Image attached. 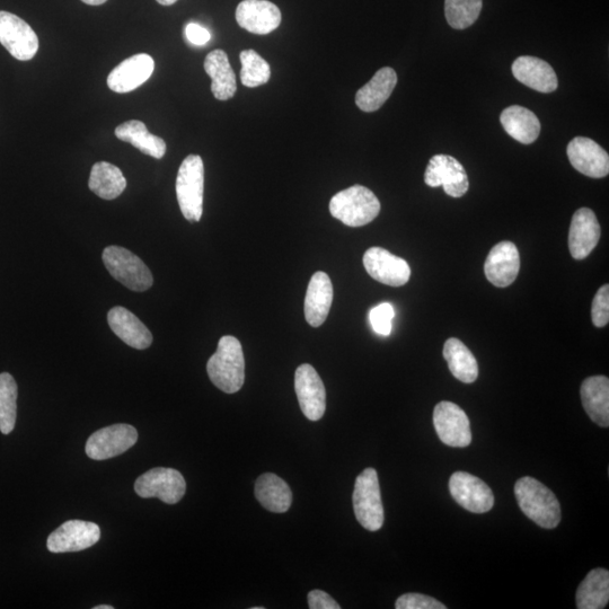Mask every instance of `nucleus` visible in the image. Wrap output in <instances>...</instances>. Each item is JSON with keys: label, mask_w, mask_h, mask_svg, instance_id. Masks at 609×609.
Masks as SVG:
<instances>
[{"label": "nucleus", "mask_w": 609, "mask_h": 609, "mask_svg": "<svg viewBox=\"0 0 609 609\" xmlns=\"http://www.w3.org/2000/svg\"><path fill=\"white\" fill-rule=\"evenodd\" d=\"M520 270V255L514 243L505 241L490 251L484 264L485 277L499 288L514 284Z\"/></svg>", "instance_id": "nucleus-17"}, {"label": "nucleus", "mask_w": 609, "mask_h": 609, "mask_svg": "<svg viewBox=\"0 0 609 609\" xmlns=\"http://www.w3.org/2000/svg\"><path fill=\"white\" fill-rule=\"evenodd\" d=\"M513 74L518 82L540 93H553L558 88V76L546 61L536 57H519L513 64Z\"/></svg>", "instance_id": "nucleus-23"}, {"label": "nucleus", "mask_w": 609, "mask_h": 609, "mask_svg": "<svg viewBox=\"0 0 609 609\" xmlns=\"http://www.w3.org/2000/svg\"><path fill=\"white\" fill-rule=\"evenodd\" d=\"M444 357L447 361L450 373L458 381L471 384L478 379L479 365L473 353L465 344L458 339H448L444 347Z\"/></svg>", "instance_id": "nucleus-31"}, {"label": "nucleus", "mask_w": 609, "mask_h": 609, "mask_svg": "<svg viewBox=\"0 0 609 609\" xmlns=\"http://www.w3.org/2000/svg\"><path fill=\"white\" fill-rule=\"evenodd\" d=\"M185 35L194 46H205L211 39L210 32L197 23L188 24L185 28Z\"/></svg>", "instance_id": "nucleus-40"}, {"label": "nucleus", "mask_w": 609, "mask_h": 609, "mask_svg": "<svg viewBox=\"0 0 609 609\" xmlns=\"http://www.w3.org/2000/svg\"><path fill=\"white\" fill-rule=\"evenodd\" d=\"M242 70L241 82L246 87H258L270 81V65L257 51L244 50L240 55Z\"/></svg>", "instance_id": "nucleus-35"}, {"label": "nucleus", "mask_w": 609, "mask_h": 609, "mask_svg": "<svg viewBox=\"0 0 609 609\" xmlns=\"http://www.w3.org/2000/svg\"><path fill=\"white\" fill-rule=\"evenodd\" d=\"M155 68L154 59L146 54L132 56L114 68L108 77L111 91L126 94L148 81Z\"/></svg>", "instance_id": "nucleus-20"}, {"label": "nucleus", "mask_w": 609, "mask_h": 609, "mask_svg": "<svg viewBox=\"0 0 609 609\" xmlns=\"http://www.w3.org/2000/svg\"><path fill=\"white\" fill-rule=\"evenodd\" d=\"M330 213L344 225L361 227L372 223L381 213V202L372 190L353 185L335 194L330 201Z\"/></svg>", "instance_id": "nucleus-3"}, {"label": "nucleus", "mask_w": 609, "mask_h": 609, "mask_svg": "<svg viewBox=\"0 0 609 609\" xmlns=\"http://www.w3.org/2000/svg\"><path fill=\"white\" fill-rule=\"evenodd\" d=\"M482 0H445V15L455 30H465L478 21Z\"/></svg>", "instance_id": "nucleus-34"}, {"label": "nucleus", "mask_w": 609, "mask_h": 609, "mask_svg": "<svg viewBox=\"0 0 609 609\" xmlns=\"http://www.w3.org/2000/svg\"><path fill=\"white\" fill-rule=\"evenodd\" d=\"M205 70L210 76L211 92L219 101H227L237 91L236 77L225 51H211L205 60Z\"/></svg>", "instance_id": "nucleus-28"}, {"label": "nucleus", "mask_w": 609, "mask_h": 609, "mask_svg": "<svg viewBox=\"0 0 609 609\" xmlns=\"http://www.w3.org/2000/svg\"><path fill=\"white\" fill-rule=\"evenodd\" d=\"M425 182L430 188L443 187L446 194L453 198L463 197L470 188L464 166L456 158L443 154L431 158Z\"/></svg>", "instance_id": "nucleus-11"}, {"label": "nucleus", "mask_w": 609, "mask_h": 609, "mask_svg": "<svg viewBox=\"0 0 609 609\" xmlns=\"http://www.w3.org/2000/svg\"><path fill=\"white\" fill-rule=\"evenodd\" d=\"M82 2L91 6H100L104 3H107L108 0H82Z\"/></svg>", "instance_id": "nucleus-41"}, {"label": "nucleus", "mask_w": 609, "mask_h": 609, "mask_svg": "<svg viewBox=\"0 0 609 609\" xmlns=\"http://www.w3.org/2000/svg\"><path fill=\"white\" fill-rule=\"evenodd\" d=\"M569 161L575 169L593 179H602L609 173V156L596 141L576 137L567 148Z\"/></svg>", "instance_id": "nucleus-16"}, {"label": "nucleus", "mask_w": 609, "mask_h": 609, "mask_svg": "<svg viewBox=\"0 0 609 609\" xmlns=\"http://www.w3.org/2000/svg\"><path fill=\"white\" fill-rule=\"evenodd\" d=\"M207 373L210 381L227 394L241 390L245 381V360L242 344L232 335L219 340L214 356L208 361Z\"/></svg>", "instance_id": "nucleus-1"}, {"label": "nucleus", "mask_w": 609, "mask_h": 609, "mask_svg": "<svg viewBox=\"0 0 609 609\" xmlns=\"http://www.w3.org/2000/svg\"><path fill=\"white\" fill-rule=\"evenodd\" d=\"M500 122L507 134L524 145L533 144L540 136L541 122L536 114L520 105L503 110Z\"/></svg>", "instance_id": "nucleus-26"}, {"label": "nucleus", "mask_w": 609, "mask_h": 609, "mask_svg": "<svg viewBox=\"0 0 609 609\" xmlns=\"http://www.w3.org/2000/svg\"><path fill=\"white\" fill-rule=\"evenodd\" d=\"M0 43L17 60L29 61L37 55L39 38L21 17L0 11Z\"/></svg>", "instance_id": "nucleus-9"}, {"label": "nucleus", "mask_w": 609, "mask_h": 609, "mask_svg": "<svg viewBox=\"0 0 609 609\" xmlns=\"http://www.w3.org/2000/svg\"><path fill=\"white\" fill-rule=\"evenodd\" d=\"M352 502L358 523L367 531L377 532L383 527L384 507L376 470L369 467L358 476Z\"/></svg>", "instance_id": "nucleus-5"}, {"label": "nucleus", "mask_w": 609, "mask_h": 609, "mask_svg": "<svg viewBox=\"0 0 609 609\" xmlns=\"http://www.w3.org/2000/svg\"><path fill=\"white\" fill-rule=\"evenodd\" d=\"M333 303L332 281L325 272H316L308 284L305 298V317L313 328H319L328 319Z\"/></svg>", "instance_id": "nucleus-21"}, {"label": "nucleus", "mask_w": 609, "mask_h": 609, "mask_svg": "<svg viewBox=\"0 0 609 609\" xmlns=\"http://www.w3.org/2000/svg\"><path fill=\"white\" fill-rule=\"evenodd\" d=\"M581 401L589 418L603 428L609 426V379L593 376L581 385Z\"/></svg>", "instance_id": "nucleus-24"}, {"label": "nucleus", "mask_w": 609, "mask_h": 609, "mask_svg": "<svg viewBox=\"0 0 609 609\" xmlns=\"http://www.w3.org/2000/svg\"><path fill=\"white\" fill-rule=\"evenodd\" d=\"M295 391L304 416L319 421L326 410V392L323 381L311 365H300L295 373Z\"/></svg>", "instance_id": "nucleus-14"}, {"label": "nucleus", "mask_w": 609, "mask_h": 609, "mask_svg": "<svg viewBox=\"0 0 609 609\" xmlns=\"http://www.w3.org/2000/svg\"><path fill=\"white\" fill-rule=\"evenodd\" d=\"M395 317V310L391 304L383 303L377 305L369 312V321L377 334L388 337L392 332V322Z\"/></svg>", "instance_id": "nucleus-36"}, {"label": "nucleus", "mask_w": 609, "mask_h": 609, "mask_svg": "<svg viewBox=\"0 0 609 609\" xmlns=\"http://www.w3.org/2000/svg\"><path fill=\"white\" fill-rule=\"evenodd\" d=\"M116 137L156 160H161L166 154L165 141L161 137L150 134L144 122L131 120L122 123L116 129Z\"/></svg>", "instance_id": "nucleus-29"}, {"label": "nucleus", "mask_w": 609, "mask_h": 609, "mask_svg": "<svg viewBox=\"0 0 609 609\" xmlns=\"http://www.w3.org/2000/svg\"><path fill=\"white\" fill-rule=\"evenodd\" d=\"M252 609H263V607H252Z\"/></svg>", "instance_id": "nucleus-44"}, {"label": "nucleus", "mask_w": 609, "mask_h": 609, "mask_svg": "<svg viewBox=\"0 0 609 609\" xmlns=\"http://www.w3.org/2000/svg\"><path fill=\"white\" fill-rule=\"evenodd\" d=\"M396 609H446L439 600L421 594L402 595L395 603Z\"/></svg>", "instance_id": "nucleus-38"}, {"label": "nucleus", "mask_w": 609, "mask_h": 609, "mask_svg": "<svg viewBox=\"0 0 609 609\" xmlns=\"http://www.w3.org/2000/svg\"><path fill=\"white\" fill-rule=\"evenodd\" d=\"M515 496L523 513L538 526L553 529L560 524V502L540 481L531 476L519 479L515 485Z\"/></svg>", "instance_id": "nucleus-2"}, {"label": "nucleus", "mask_w": 609, "mask_h": 609, "mask_svg": "<svg viewBox=\"0 0 609 609\" xmlns=\"http://www.w3.org/2000/svg\"><path fill=\"white\" fill-rule=\"evenodd\" d=\"M449 491L458 505L473 514L488 513L494 506L489 485L470 473H454L449 480Z\"/></svg>", "instance_id": "nucleus-12"}, {"label": "nucleus", "mask_w": 609, "mask_h": 609, "mask_svg": "<svg viewBox=\"0 0 609 609\" xmlns=\"http://www.w3.org/2000/svg\"><path fill=\"white\" fill-rule=\"evenodd\" d=\"M138 440V431L130 425H113L97 430L88 438L86 454L94 461H105L126 453Z\"/></svg>", "instance_id": "nucleus-8"}, {"label": "nucleus", "mask_w": 609, "mask_h": 609, "mask_svg": "<svg viewBox=\"0 0 609 609\" xmlns=\"http://www.w3.org/2000/svg\"><path fill=\"white\" fill-rule=\"evenodd\" d=\"M434 426L439 439L447 446L464 448L472 443L469 417L455 403L444 401L437 404Z\"/></svg>", "instance_id": "nucleus-10"}, {"label": "nucleus", "mask_w": 609, "mask_h": 609, "mask_svg": "<svg viewBox=\"0 0 609 609\" xmlns=\"http://www.w3.org/2000/svg\"><path fill=\"white\" fill-rule=\"evenodd\" d=\"M94 609H114V607L108 606V605H101V606L94 607Z\"/></svg>", "instance_id": "nucleus-43"}, {"label": "nucleus", "mask_w": 609, "mask_h": 609, "mask_svg": "<svg viewBox=\"0 0 609 609\" xmlns=\"http://www.w3.org/2000/svg\"><path fill=\"white\" fill-rule=\"evenodd\" d=\"M591 319L596 328H604L609 322V286L598 290L591 306Z\"/></svg>", "instance_id": "nucleus-37"}, {"label": "nucleus", "mask_w": 609, "mask_h": 609, "mask_svg": "<svg viewBox=\"0 0 609 609\" xmlns=\"http://www.w3.org/2000/svg\"><path fill=\"white\" fill-rule=\"evenodd\" d=\"M609 600V572L605 569L591 570L581 582L576 596L579 609H603Z\"/></svg>", "instance_id": "nucleus-32"}, {"label": "nucleus", "mask_w": 609, "mask_h": 609, "mask_svg": "<svg viewBox=\"0 0 609 609\" xmlns=\"http://www.w3.org/2000/svg\"><path fill=\"white\" fill-rule=\"evenodd\" d=\"M103 262L110 275L134 291H146L154 284L152 272L136 254L120 246H109L103 251Z\"/></svg>", "instance_id": "nucleus-6"}, {"label": "nucleus", "mask_w": 609, "mask_h": 609, "mask_svg": "<svg viewBox=\"0 0 609 609\" xmlns=\"http://www.w3.org/2000/svg\"><path fill=\"white\" fill-rule=\"evenodd\" d=\"M602 228L593 210L581 208L571 220L569 250L575 260H585L595 250Z\"/></svg>", "instance_id": "nucleus-19"}, {"label": "nucleus", "mask_w": 609, "mask_h": 609, "mask_svg": "<svg viewBox=\"0 0 609 609\" xmlns=\"http://www.w3.org/2000/svg\"><path fill=\"white\" fill-rule=\"evenodd\" d=\"M135 491L140 498H157L167 505H175L187 492V482L179 471L156 467L139 476Z\"/></svg>", "instance_id": "nucleus-7"}, {"label": "nucleus", "mask_w": 609, "mask_h": 609, "mask_svg": "<svg viewBox=\"0 0 609 609\" xmlns=\"http://www.w3.org/2000/svg\"><path fill=\"white\" fill-rule=\"evenodd\" d=\"M156 2L163 6H171V5L175 4L176 2H178V0H156Z\"/></svg>", "instance_id": "nucleus-42"}, {"label": "nucleus", "mask_w": 609, "mask_h": 609, "mask_svg": "<svg viewBox=\"0 0 609 609\" xmlns=\"http://www.w3.org/2000/svg\"><path fill=\"white\" fill-rule=\"evenodd\" d=\"M108 323L114 334L129 347L145 350L152 346L153 335L135 314L122 306L113 307L108 314Z\"/></svg>", "instance_id": "nucleus-22"}, {"label": "nucleus", "mask_w": 609, "mask_h": 609, "mask_svg": "<svg viewBox=\"0 0 609 609\" xmlns=\"http://www.w3.org/2000/svg\"><path fill=\"white\" fill-rule=\"evenodd\" d=\"M175 189L184 218L191 223L200 222L205 193V165L199 155H189L182 162Z\"/></svg>", "instance_id": "nucleus-4"}, {"label": "nucleus", "mask_w": 609, "mask_h": 609, "mask_svg": "<svg viewBox=\"0 0 609 609\" xmlns=\"http://www.w3.org/2000/svg\"><path fill=\"white\" fill-rule=\"evenodd\" d=\"M364 266L370 277L386 286L402 287L411 277L409 263L382 247L366 251Z\"/></svg>", "instance_id": "nucleus-15"}, {"label": "nucleus", "mask_w": 609, "mask_h": 609, "mask_svg": "<svg viewBox=\"0 0 609 609\" xmlns=\"http://www.w3.org/2000/svg\"><path fill=\"white\" fill-rule=\"evenodd\" d=\"M88 187L104 200H114L127 188V180L116 165L108 162L94 164Z\"/></svg>", "instance_id": "nucleus-30"}, {"label": "nucleus", "mask_w": 609, "mask_h": 609, "mask_svg": "<svg viewBox=\"0 0 609 609\" xmlns=\"http://www.w3.org/2000/svg\"><path fill=\"white\" fill-rule=\"evenodd\" d=\"M17 384L11 374H0V431L10 435L15 428L17 416Z\"/></svg>", "instance_id": "nucleus-33"}, {"label": "nucleus", "mask_w": 609, "mask_h": 609, "mask_svg": "<svg viewBox=\"0 0 609 609\" xmlns=\"http://www.w3.org/2000/svg\"><path fill=\"white\" fill-rule=\"evenodd\" d=\"M308 607L311 609H340L341 606L323 590H313L308 594Z\"/></svg>", "instance_id": "nucleus-39"}, {"label": "nucleus", "mask_w": 609, "mask_h": 609, "mask_svg": "<svg viewBox=\"0 0 609 609\" xmlns=\"http://www.w3.org/2000/svg\"><path fill=\"white\" fill-rule=\"evenodd\" d=\"M236 21L246 31L266 35L279 28L281 12L268 0H243L237 6Z\"/></svg>", "instance_id": "nucleus-18"}, {"label": "nucleus", "mask_w": 609, "mask_h": 609, "mask_svg": "<svg viewBox=\"0 0 609 609\" xmlns=\"http://www.w3.org/2000/svg\"><path fill=\"white\" fill-rule=\"evenodd\" d=\"M397 84V75L391 67L379 69L368 84L356 95L357 107L364 112H375L390 99Z\"/></svg>", "instance_id": "nucleus-25"}, {"label": "nucleus", "mask_w": 609, "mask_h": 609, "mask_svg": "<svg viewBox=\"0 0 609 609\" xmlns=\"http://www.w3.org/2000/svg\"><path fill=\"white\" fill-rule=\"evenodd\" d=\"M255 497L271 513L284 514L293 503V492L278 475L266 473L255 483Z\"/></svg>", "instance_id": "nucleus-27"}, {"label": "nucleus", "mask_w": 609, "mask_h": 609, "mask_svg": "<svg viewBox=\"0 0 609 609\" xmlns=\"http://www.w3.org/2000/svg\"><path fill=\"white\" fill-rule=\"evenodd\" d=\"M101 529L84 520H68L51 533L47 546L52 553L81 552L100 541Z\"/></svg>", "instance_id": "nucleus-13"}]
</instances>
